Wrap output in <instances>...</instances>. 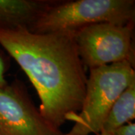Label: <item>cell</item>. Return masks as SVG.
<instances>
[{
	"mask_svg": "<svg viewBox=\"0 0 135 135\" xmlns=\"http://www.w3.org/2000/svg\"><path fill=\"white\" fill-rule=\"evenodd\" d=\"M134 23H101L74 33L79 56L89 69L120 62L134 65Z\"/></svg>",
	"mask_w": 135,
	"mask_h": 135,
	"instance_id": "cell-4",
	"label": "cell"
},
{
	"mask_svg": "<svg viewBox=\"0 0 135 135\" xmlns=\"http://www.w3.org/2000/svg\"><path fill=\"white\" fill-rule=\"evenodd\" d=\"M0 45L36 89L42 116L59 129L71 121L81 110L87 80L74 34L0 30Z\"/></svg>",
	"mask_w": 135,
	"mask_h": 135,
	"instance_id": "cell-1",
	"label": "cell"
},
{
	"mask_svg": "<svg viewBox=\"0 0 135 135\" xmlns=\"http://www.w3.org/2000/svg\"><path fill=\"white\" fill-rule=\"evenodd\" d=\"M63 135H70L69 134H64ZM93 135H98V134H93Z\"/></svg>",
	"mask_w": 135,
	"mask_h": 135,
	"instance_id": "cell-11",
	"label": "cell"
},
{
	"mask_svg": "<svg viewBox=\"0 0 135 135\" xmlns=\"http://www.w3.org/2000/svg\"><path fill=\"white\" fill-rule=\"evenodd\" d=\"M98 135H112V134H109V133H107V132H105V131H101L99 134H98Z\"/></svg>",
	"mask_w": 135,
	"mask_h": 135,
	"instance_id": "cell-10",
	"label": "cell"
},
{
	"mask_svg": "<svg viewBox=\"0 0 135 135\" xmlns=\"http://www.w3.org/2000/svg\"><path fill=\"white\" fill-rule=\"evenodd\" d=\"M7 62L3 55L0 53V87H2L8 84L5 79V72L7 71Z\"/></svg>",
	"mask_w": 135,
	"mask_h": 135,
	"instance_id": "cell-9",
	"label": "cell"
},
{
	"mask_svg": "<svg viewBox=\"0 0 135 135\" xmlns=\"http://www.w3.org/2000/svg\"><path fill=\"white\" fill-rule=\"evenodd\" d=\"M34 104L20 80L0 87V135H63Z\"/></svg>",
	"mask_w": 135,
	"mask_h": 135,
	"instance_id": "cell-5",
	"label": "cell"
},
{
	"mask_svg": "<svg viewBox=\"0 0 135 135\" xmlns=\"http://www.w3.org/2000/svg\"><path fill=\"white\" fill-rule=\"evenodd\" d=\"M134 0H58L40 16L30 32L74 34L90 25H126L134 23Z\"/></svg>",
	"mask_w": 135,
	"mask_h": 135,
	"instance_id": "cell-2",
	"label": "cell"
},
{
	"mask_svg": "<svg viewBox=\"0 0 135 135\" xmlns=\"http://www.w3.org/2000/svg\"><path fill=\"white\" fill-rule=\"evenodd\" d=\"M112 135H135V124L128 122L114 131Z\"/></svg>",
	"mask_w": 135,
	"mask_h": 135,
	"instance_id": "cell-8",
	"label": "cell"
},
{
	"mask_svg": "<svg viewBox=\"0 0 135 135\" xmlns=\"http://www.w3.org/2000/svg\"><path fill=\"white\" fill-rule=\"evenodd\" d=\"M135 117V83L121 94L111 107L101 131L113 134Z\"/></svg>",
	"mask_w": 135,
	"mask_h": 135,
	"instance_id": "cell-7",
	"label": "cell"
},
{
	"mask_svg": "<svg viewBox=\"0 0 135 135\" xmlns=\"http://www.w3.org/2000/svg\"><path fill=\"white\" fill-rule=\"evenodd\" d=\"M58 0H0V30L30 31L40 16Z\"/></svg>",
	"mask_w": 135,
	"mask_h": 135,
	"instance_id": "cell-6",
	"label": "cell"
},
{
	"mask_svg": "<svg viewBox=\"0 0 135 135\" xmlns=\"http://www.w3.org/2000/svg\"><path fill=\"white\" fill-rule=\"evenodd\" d=\"M134 83V65L127 61L90 69L81 110L73 117L74 125L68 134H99L114 102Z\"/></svg>",
	"mask_w": 135,
	"mask_h": 135,
	"instance_id": "cell-3",
	"label": "cell"
}]
</instances>
